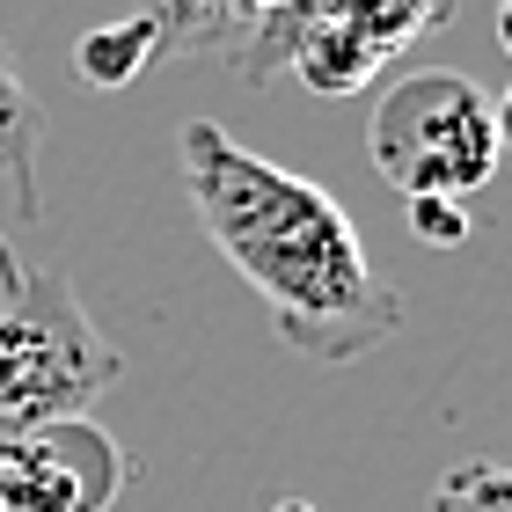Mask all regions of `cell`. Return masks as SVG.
<instances>
[{"label": "cell", "instance_id": "9c48e42d", "mask_svg": "<svg viewBox=\"0 0 512 512\" xmlns=\"http://www.w3.org/2000/svg\"><path fill=\"white\" fill-rule=\"evenodd\" d=\"M432 512H512V469L505 461H461L439 476Z\"/></svg>", "mask_w": 512, "mask_h": 512}, {"label": "cell", "instance_id": "277c9868", "mask_svg": "<svg viewBox=\"0 0 512 512\" xmlns=\"http://www.w3.org/2000/svg\"><path fill=\"white\" fill-rule=\"evenodd\" d=\"M132 483V454L96 417H52L0 439V512H110Z\"/></svg>", "mask_w": 512, "mask_h": 512}, {"label": "cell", "instance_id": "8992f818", "mask_svg": "<svg viewBox=\"0 0 512 512\" xmlns=\"http://www.w3.org/2000/svg\"><path fill=\"white\" fill-rule=\"evenodd\" d=\"M37 147H44V110H37L30 88H22L15 59L0 52V169H8V183H15V213L22 220H44ZM15 286H22V264H15V249H8V227H0V293H15Z\"/></svg>", "mask_w": 512, "mask_h": 512}, {"label": "cell", "instance_id": "7c38bea8", "mask_svg": "<svg viewBox=\"0 0 512 512\" xmlns=\"http://www.w3.org/2000/svg\"><path fill=\"white\" fill-rule=\"evenodd\" d=\"M498 44L512 52V0H498Z\"/></svg>", "mask_w": 512, "mask_h": 512}, {"label": "cell", "instance_id": "5bb4252c", "mask_svg": "<svg viewBox=\"0 0 512 512\" xmlns=\"http://www.w3.org/2000/svg\"><path fill=\"white\" fill-rule=\"evenodd\" d=\"M286 512H293V505H286Z\"/></svg>", "mask_w": 512, "mask_h": 512}, {"label": "cell", "instance_id": "7a4b0ae2", "mask_svg": "<svg viewBox=\"0 0 512 512\" xmlns=\"http://www.w3.org/2000/svg\"><path fill=\"white\" fill-rule=\"evenodd\" d=\"M118 374V344L96 330L66 271H22V286L0 293V439L52 417H88Z\"/></svg>", "mask_w": 512, "mask_h": 512}, {"label": "cell", "instance_id": "4fadbf2b", "mask_svg": "<svg viewBox=\"0 0 512 512\" xmlns=\"http://www.w3.org/2000/svg\"><path fill=\"white\" fill-rule=\"evenodd\" d=\"M447 8H454V0H447Z\"/></svg>", "mask_w": 512, "mask_h": 512}, {"label": "cell", "instance_id": "6da1fadb", "mask_svg": "<svg viewBox=\"0 0 512 512\" xmlns=\"http://www.w3.org/2000/svg\"><path fill=\"white\" fill-rule=\"evenodd\" d=\"M176 154L205 242L264 300L278 344L315 366H352L403 330V293L374 271L352 213L322 183L264 161L213 118L183 125Z\"/></svg>", "mask_w": 512, "mask_h": 512}, {"label": "cell", "instance_id": "52a82bcc", "mask_svg": "<svg viewBox=\"0 0 512 512\" xmlns=\"http://www.w3.org/2000/svg\"><path fill=\"white\" fill-rule=\"evenodd\" d=\"M132 15L154 22L161 52H205V59H227V52H235L242 0H132Z\"/></svg>", "mask_w": 512, "mask_h": 512}, {"label": "cell", "instance_id": "30bf717a", "mask_svg": "<svg viewBox=\"0 0 512 512\" xmlns=\"http://www.w3.org/2000/svg\"><path fill=\"white\" fill-rule=\"evenodd\" d=\"M403 213H410V235L417 242H439V249H454V242L476 235L469 205H454V198H403Z\"/></svg>", "mask_w": 512, "mask_h": 512}, {"label": "cell", "instance_id": "5b68a950", "mask_svg": "<svg viewBox=\"0 0 512 512\" xmlns=\"http://www.w3.org/2000/svg\"><path fill=\"white\" fill-rule=\"evenodd\" d=\"M447 22H454L447 0H308L286 66H300L315 96H352Z\"/></svg>", "mask_w": 512, "mask_h": 512}, {"label": "cell", "instance_id": "ba28073f", "mask_svg": "<svg viewBox=\"0 0 512 512\" xmlns=\"http://www.w3.org/2000/svg\"><path fill=\"white\" fill-rule=\"evenodd\" d=\"M154 59H169V52H161L154 22H139V15L103 22V30H88V37L74 44V74H81L88 88H132Z\"/></svg>", "mask_w": 512, "mask_h": 512}, {"label": "cell", "instance_id": "8fae6325", "mask_svg": "<svg viewBox=\"0 0 512 512\" xmlns=\"http://www.w3.org/2000/svg\"><path fill=\"white\" fill-rule=\"evenodd\" d=\"M491 118H498V154H512V88L491 103Z\"/></svg>", "mask_w": 512, "mask_h": 512}, {"label": "cell", "instance_id": "3957f363", "mask_svg": "<svg viewBox=\"0 0 512 512\" xmlns=\"http://www.w3.org/2000/svg\"><path fill=\"white\" fill-rule=\"evenodd\" d=\"M366 161L395 198H454L469 205L498 176V118L491 96L454 66H410L374 96Z\"/></svg>", "mask_w": 512, "mask_h": 512}]
</instances>
